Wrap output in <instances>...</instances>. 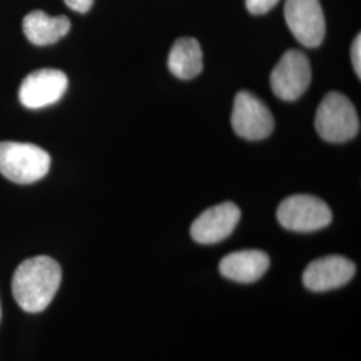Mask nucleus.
Listing matches in <instances>:
<instances>
[{"mask_svg": "<svg viewBox=\"0 0 361 361\" xmlns=\"http://www.w3.org/2000/svg\"><path fill=\"white\" fill-rule=\"evenodd\" d=\"M277 219L288 231L316 232L331 224L332 212L319 197L296 194L280 204Z\"/></svg>", "mask_w": 361, "mask_h": 361, "instance_id": "20e7f679", "label": "nucleus"}, {"mask_svg": "<svg viewBox=\"0 0 361 361\" xmlns=\"http://www.w3.org/2000/svg\"><path fill=\"white\" fill-rule=\"evenodd\" d=\"M361 37L360 34L356 37L353 40L352 44V50H350V55H352V63H353V68L355 73L357 74V77H361Z\"/></svg>", "mask_w": 361, "mask_h": 361, "instance_id": "2eb2a0df", "label": "nucleus"}, {"mask_svg": "<svg viewBox=\"0 0 361 361\" xmlns=\"http://www.w3.org/2000/svg\"><path fill=\"white\" fill-rule=\"evenodd\" d=\"M285 20L295 38L305 47H319L325 37V18L320 0H286Z\"/></svg>", "mask_w": 361, "mask_h": 361, "instance_id": "0eeeda50", "label": "nucleus"}, {"mask_svg": "<svg viewBox=\"0 0 361 361\" xmlns=\"http://www.w3.org/2000/svg\"><path fill=\"white\" fill-rule=\"evenodd\" d=\"M50 154L34 143L0 142V173L15 183L42 180L50 170Z\"/></svg>", "mask_w": 361, "mask_h": 361, "instance_id": "f03ea898", "label": "nucleus"}, {"mask_svg": "<svg viewBox=\"0 0 361 361\" xmlns=\"http://www.w3.org/2000/svg\"><path fill=\"white\" fill-rule=\"evenodd\" d=\"M356 273L355 264L343 256H325L312 261L302 274V283L312 292H326L348 284Z\"/></svg>", "mask_w": 361, "mask_h": 361, "instance_id": "9d476101", "label": "nucleus"}, {"mask_svg": "<svg viewBox=\"0 0 361 361\" xmlns=\"http://www.w3.org/2000/svg\"><path fill=\"white\" fill-rule=\"evenodd\" d=\"M68 8L79 13H86L90 11L94 0H65Z\"/></svg>", "mask_w": 361, "mask_h": 361, "instance_id": "dca6fc26", "label": "nucleus"}, {"mask_svg": "<svg viewBox=\"0 0 361 361\" xmlns=\"http://www.w3.org/2000/svg\"><path fill=\"white\" fill-rule=\"evenodd\" d=\"M62 281L61 265L51 257L38 256L23 261L13 273V295L28 313L46 310Z\"/></svg>", "mask_w": 361, "mask_h": 361, "instance_id": "f257e3e1", "label": "nucleus"}, {"mask_svg": "<svg viewBox=\"0 0 361 361\" xmlns=\"http://www.w3.org/2000/svg\"><path fill=\"white\" fill-rule=\"evenodd\" d=\"M314 125L320 137L328 142H345L355 138L360 130L355 106L337 91L324 97L316 113Z\"/></svg>", "mask_w": 361, "mask_h": 361, "instance_id": "7ed1b4c3", "label": "nucleus"}, {"mask_svg": "<svg viewBox=\"0 0 361 361\" xmlns=\"http://www.w3.org/2000/svg\"><path fill=\"white\" fill-rule=\"evenodd\" d=\"M240 219V207L233 202H222L194 219L190 234L198 244H217L232 234Z\"/></svg>", "mask_w": 361, "mask_h": 361, "instance_id": "1a4fd4ad", "label": "nucleus"}, {"mask_svg": "<svg viewBox=\"0 0 361 361\" xmlns=\"http://www.w3.org/2000/svg\"><path fill=\"white\" fill-rule=\"evenodd\" d=\"M23 32L35 46H50L66 37L71 23L65 15L50 16L43 11L27 13L23 19Z\"/></svg>", "mask_w": 361, "mask_h": 361, "instance_id": "f8f14e48", "label": "nucleus"}, {"mask_svg": "<svg viewBox=\"0 0 361 361\" xmlns=\"http://www.w3.org/2000/svg\"><path fill=\"white\" fill-rule=\"evenodd\" d=\"M310 79L312 70L307 55L289 50L271 71V90L280 99L293 102L310 87Z\"/></svg>", "mask_w": 361, "mask_h": 361, "instance_id": "423d86ee", "label": "nucleus"}, {"mask_svg": "<svg viewBox=\"0 0 361 361\" xmlns=\"http://www.w3.org/2000/svg\"><path fill=\"white\" fill-rule=\"evenodd\" d=\"M279 0H246V8L253 15H262L271 11Z\"/></svg>", "mask_w": 361, "mask_h": 361, "instance_id": "4468645a", "label": "nucleus"}, {"mask_svg": "<svg viewBox=\"0 0 361 361\" xmlns=\"http://www.w3.org/2000/svg\"><path fill=\"white\" fill-rule=\"evenodd\" d=\"M232 126L241 138L258 141L271 135L274 119L268 106L256 95L249 91H240L234 99Z\"/></svg>", "mask_w": 361, "mask_h": 361, "instance_id": "39448f33", "label": "nucleus"}, {"mask_svg": "<svg viewBox=\"0 0 361 361\" xmlns=\"http://www.w3.org/2000/svg\"><path fill=\"white\" fill-rule=\"evenodd\" d=\"M0 316H1V310H0Z\"/></svg>", "mask_w": 361, "mask_h": 361, "instance_id": "f3484780", "label": "nucleus"}, {"mask_svg": "<svg viewBox=\"0 0 361 361\" xmlns=\"http://www.w3.org/2000/svg\"><path fill=\"white\" fill-rule=\"evenodd\" d=\"M202 49L194 38H180L174 42L169 54V70L183 80L197 77L204 67Z\"/></svg>", "mask_w": 361, "mask_h": 361, "instance_id": "ddd939ff", "label": "nucleus"}, {"mask_svg": "<svg viewBox=\"0 0 361 361\" xmlns=\"http://www.w3.org/2000/svg\"><path fill=\"white\" fill-rule=\"evenodd\" d=\"M271 259L262 250H240L225 256L219 262V271L225 279L241 284L258 281L269 269Z\"/></svg>", "mask_w": 361, "mask_h": 361, "instance_id": "9b49d317", "label": "nucleus"}, {"mask_svg": "<svg viewBox=\"0 0 361 361\" xmlns=\"http://www.w3.org/2000/svg\"><path fill=\"white\" fill-rule=\"evenodd\" d=\"M68 86L63 71L56 68H40L28 74L20 85L19 99L27 109H42L56 104Z\"/></svg>", "mask_w": 361, "mask_h": 361, "instance_id": "6e6552de", "label": "nucleus"}]
</instances>
